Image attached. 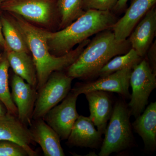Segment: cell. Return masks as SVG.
<instances>
[{
	"label": "cell",
	"mask_w": 156,
	"mask_h": 156,
	"mask_svg": "<svg viewBox=\"0 0 156 156\" xmlns=\"http://www.w3.org/2000/svg\"><path fill=\"white\" fill-rule=\"evenodd\" d=\"M10 65L5 52L0 54V100L4 103L9 114L17 116V111L9 87V70Z\"/></svg>",
	"instance_id": "ffe728a7"
},
{
	"label": "cell",
	"mask_w": 156,
	"mask_h": 156,
	"mask_svg": "<svg viewBox=\"0 0 156 156\" xmlns=\"http://www.w3.org/2000/svg\"><path fill=\"white\" fill-rule=\"evenodd\" d=\"M1 18L3 35L9 48L15 52L30 54L24 37L13 18L1 14Z\"/></svg>",
	"instance_id": "d6986e66"
},
{
	"label": "cell",
	"mask_w": 156,
	"mask_h": 156,
	"mask_svg": "<svg viewBox=\"0 0 156 156\" xmlns=\"http://www.w3.org/2000/svg\"><path fill=\"white\" fill-rule=\"evenodd\" d=\"M85 95L89 103V118L97 127L98 131L101 134H104L113 108L109 96L106 92L102 91H93Z\"/></svg>",
	"instance_id": "9a60e30c"
},
{
	"label": "cell",
	"mask_w": 156,
	"mask_h": 156,
	"mask_svg": "<svg viewBox=\"0 0 156 156\" xmlns=\"http://www.w3.org/2000/svg\"><path fill=\"white\" fill-rule=\"evenodd\" d=\"M27 156V152L19 144L7 140L0 141V156Z\"/></svg>",
	"instance_id": "cb8c5ba5"
},
{
	"label": "cell",
	"mask_w": 156,
	"mask_h": 156,
	"mask_svg": "<svg viewBox=\"0 0 156 156\" xmlns=\"http://www.w3.org/2000/svg\"><path fill=\"white\" fill-rule=\"evenodd\" d=\"M156 30V11L152 8L136 24L128 39L131 48L143 57L151 45Z\"/></svg>",
	"instance_id": "4fadbf2b"
},
{
	"label": "cell",
	"mask_w": 156,
	"mask_h": 156,
	"mask_svg": "<svg viewBox=\"0 0 156 156\" xmlns=\"http://www.w3.org/2000/svg\"><path fill=\"white\" fill-rule=\"evenodd\" d=\"M7 113L8 112L6 106L0 100V116L6 115Z\"/></svg>",
	"instance_id": "83f0119b"
},
{
	"label": "cell",
	"mask_w": 156,
	"mask_h": 156,
	"mask_svg": "<svg viewBox=\"0 0 156 156\" xmlns=\"http://www.w3.org/2000/svg\"><path fill=\"white\" fill-rule=\"evenodd\" d=\"M141 58L133 48H131L127 53L115 56L111 59L104 66L98 75L102 77L124 69H133L140 62Z\"/></svg>",
	"instance_id": "44dd1931"
},
{
	"label": "cell",
	"mask_w": 156,
	"mask_h": 156,
	"mask_svg": "<svg viewBox=\"0 0 156 156\" xmlns=\"http://www.w3.org/2000/svg\"><path fill=\"white\" fill-rule=\"evenodd\" d=\"M130 111L123 101L116 103L109 123L105 132L99 156H108L128 149L134 144V136L130 122Z\"/></svg>",
	"instance_id": "277c9868"
},
{
	"label": "cell",
	"mask_w": 156,
	"mask_h": 156,
	"mask_svg": "<svg viewBox=\"0 0 156 156\" xmlns=\"http://www.w3.org/2000/svg\"><path fill=\"white\" fill-rule=\"evenodd\" d=\"M4 51L10 66L12 68L15 74L22 78L33 87H36L37 80L32 57L29 53L15 52L9 47L4 50Z\"/></svg>",
	"instance_id": "ac0fdd59"
},
{
	"label": "cell",
	"mask_w": 156,
	"mask_h": 156,
	"mask_svg": "<svg viewBox=\"0 0 156 156\" xmlns=\"http://www.w3.org/2000/svg\"><path fill=\"white\" fill-rule=\"evenodd\" d=\"M1 10L44 26L50 25L58 14L56 0H8L2 3Z\"/></svg>",
	"instance_id": "52a82bcc"
},
{
	"label": "cell",
	"mask_w": 156,
	"mask_h": 156,
	"mask_svg": "<svg viewBox=\"0 0 156 156\" xmlns=\"http://www.w3.org/2000/svg\"><path fill=\"white\" fill-rule=\"evenodd\" d=\"M128 1V0H118L117 4L114 9L118 11L123 10L126 8Z\"/></svg>",
	"instance_id": "4316f807"
},
{
	"label": "cell",
	"mask_w": 156,
	"mask_h": 156,
	"mask_svg": "<svg viewBox=\"0 0 156 156\" xmlns=\"http://www.w3.org/2000/svg\"><path fill=\"white\" fill-rule=\"evenodd\" d=\"M10 14L22 32L32 55L36 71L38 90L44 86L51 74L69 67L90 42V40L87 39L66 54L54 56L49 50L44 30L34 25L19 15Z\"/></svg>",
	"instance_id": "6da1fadb"
},
{
	"label": "cell",
	"mask_w": 156,
	"mask_h": 156,
	"mask_svg": "<svg viewBox=\"0 0 156 156\" xmlns=\"http://www.w3.org/2000/svg\"><path fill=\"white\" fill-rule=\"evenodd\" d=\"M8 1V0H1L2 1V3L4 2H5V1Z\"/></svg>",
	"instance_id": "f546056e"
},
{
	"label": "cell",
	"mask_w": 156,
	"mask_h": 156,
	"mask_svg": "<svg viewBox=\"0 0 156 156\" xmlns=\"http://www.w3.org/2000/svg\"><path fill=\"white\" fill-rule=\"evenodd\" d=\"M79 95L70 90L62 102L51 109L43 118L61 140L68 139L74 124L80 116L76 107Z\"/></svg>",
	"instance_id": "ba28073f"
},
{
	"label": "cell",
	"mask_w": 156,
	"mask_h": 156,
	"mask_svg": "<svg viewBox=\"0 0 156 156\" xmlns=\"http://www.w3.org/2000/svg\"><path fill=\"white\" fill-rule=\"evenodd\" d=\"M118 0H83L82 8L84 11L95 10L110 11L113 9Z\"/></svg>",
	"instance_id": "603a6c76"
},
{
	"label": "cell",
	"mask_w": 156,
	"mask_h": 156,
	"mask_svg": "<svg viewBox=\"0 0 156 156\" xmlns=\"http://www.w3.org/2000/svg\"><path fill=\"white\" fill-rule=\"evenodd\" d=\"M7 140L17 144L26 151L29 156L37 155L31 147L34 142L30 130L18 117L7 113L0 116V141Z\"/></svg>",
	"instance_id": "8fae6325"
},
{
	"label": "cell",
	"mask_w": 156,
	"mask_h": 156,
	"mask_svg": "<svg viewBox=\"0 0 156 156\" xmlns=\"http://www.w3.org/2000/svg\"><path fill=\"white\" fill-rule=\"evenodd\" d=\"M156 76L146 59L141 60L132 69L130 78L132 92L128 108L135 118L144 110L151 93L156 88Z\"/></svg>",
	"instance_id": "8992f818"
},
{
	"label": "cell",
	"mask_w": 156,
	"mask_h": 156,
	"mask_svg": "<svg viewBox=\"0 0 156 156\" xmlns=\"http://www.w3.org/2000/svg\"><path fill=\"white\" fill-rule=\"evenodd\" d=\"M134 131L139 134L147 150L154 151L156 147V102L150 103L142 114L132 123Z\"/></svg>",
	"instance_id": "e0dca14e"
},
{
	"label": "cell",
	"mask_w": 156,
	"mask_h": 156,
	"mask_svg": "<svg viewBox=\"0 0 156 156\" xmlns=\"http://www.w3.org/2000/svg\"><path fill=\"white\" fill-rule=\"evenodd\" d=\"M156 2V0H133L124 16L117 20L112 28L117 41L127 40L136 24Z\"/></svg>",
	"instance_id": "7c38bea8"
},
{
	"label": "cell",
	"mask_w": 156,
	"mask_h": 156,
	"mask_svg": "<svg viewBox=\"0 0 156 156\" xmlns=\"http://www.w3.org/2000/svg\"><path fill=\"white\" fill-rule=\"evenodd\" d=\"M148 53L149 64L153 72L156 74V41L149 48Z\"/></svg>",
	"instance_id": "d4e9b609"
},
{
	"label": "cell",
	"mask_w": 156,
	"mask_h": 156,
	"mask_svg": "<svg viewBox=\"0 0 156 156\" xmlns=\"http://www.w3.org/2000/svg\"><path fill=\"white\" fill-rule=\"evenodd\" d=\"M2 2L1 1V0H0V10H1V6H2Z\"/></svg>",
	"instance_id": "f1b7e54d"
},
{
	"label": "cell",
	"mask_w": 156,
	"mask_h": 156,
	"mask_svg": "<svg viewBox=\"0 0 156 156\" xmlns=\"http://www.w3.org/2000/svg\"><path fill=\"white\" fill-rule=\"evenodd\" d=\"M14 74L11 83V95L16 105L17 117L26 126L31 125V119L37 96L36 88Z\"/></svg>",
	"instance_id": "30bf717a"
},
{
	"label": "cell",
	"mask_w": 156,
	"mask_h": 156,
	"mask_svg": "<svg viewBox=\"0 0 156 156\" xmlns=\"http://www.w3.org/2000/svg\"><path fill=\"white\" fill-rule=\"evenodd\" d=\"M132 70L131 68L120 70L94 82L81 84L71 90L78 95L95 91L115 92L128 98L131 96L129 88Z\"/></svg>",
	"instance_id": "9c48e42d"
},
{
	"label": "cell",
	"mask_w": 156,
	"mask_h": 156,
	"mask_svg": "<svg viewBox=\"0 0 156 156\" xmlns=\"http://www.w3.org/2000/svg\"><path fill=\"white\" fill-rule=\"evenodd\" d=\"M83 0H56L58 14L60 17V28L63 29L84 14Z\"/></svg>",
	"instance_id": "7402d4cb"
},
{
	"label": "cell",
	"mask_w": 156,
	"mask_h": 156,
	"mask_svg": "<svg viewBox=\"0 0 156 156\" xmlns=\"http://www.w3.org/2000/svg\"><path fill=\"white\" fill-rule=\"evenodd\" d=\"M73 79L61 71L51 74L38 89L32 118L35 120L43 119L49 111L64 99L71 89Z\"/></svg>",
	"instance_id": "5b68a950"
},
{
	"label": "cell",
	"mask_w": 156,
	"mask_h": 156,
	"mask_svg": "<svg viewBox=\"0 0 156 156\" xmlns=\"http://www.w3.org/2000/svg\"><path fill=\"white\" fill-rule=\"evenodd\" d=\"M0 47L3 48L5 50L6 48H8L7 44L4 38L2 31V21H1V14H0Z\"/></svg>",
	"instance_id": "484cf974"
},
{
	"label": "cell",
	"mask_w": 156,
	"mask_h": 156,
	"mask_svg": "<svg viewBox=\"0 0 156 156\" xmlns=\"http://www.w3.org/2000/svg\"><path fill=\"white\" fill-rule=\"evenodd\" d=\"M30 130L34 141L38 144L46 156H64L60 137L44 119H37Z\"/></svg>",
	"instance_id": "2e32d148"
},
{
	"label": "cell",
	"mask_w": 156,
	"mask_h": 156,
	"mask_svg": "<svg viewBox=\"0 0 156 156\" xmlns=\"http://www.w3.org/2000/svg\"><path fill=\"white\" fill-rule=\"evenodd\" d=\"M130 46L127 39L117 41L112 30L102 31L90 41L75 61L67 68L66 74L73 79H86L98 75L112 58L127 53Z\"/></svg>",
	"instance_id": "3957f363"
},
{
	"label": "cell",
	"mask_w": 156,
	"mask_h": 156,
	"mask_svg": "<svg viewBox=\"0 0 156 156\" xmlns=\"http://www.w3.org/2000/svg\"><path fill=\"white\" fill-rule=\"evenodd\" d=\"M117 20L110 11L89 10L60 30H45L50 53L57 56L64 55L89 37L112 28Z\"/></svg>",
	"instance_id": "7a4b0ae2"
},
{
	"label": "cell",
	"mask_w": 156,
	"mask_h": 156,
	"mask_svg": "<svg viewBox=\"0 0 156 156\" xmlns=\"http://www.w3.org/2000/svg\"><path fill=\"white\" fill-rule=\"evenodd\" d=\"M102 135L95 129L89 117L80 115L72 128L68 143L81 147L96 148L102 143Z\"/></svg>",
	"instance_id": "5bb4252c"
}]
</instances>
